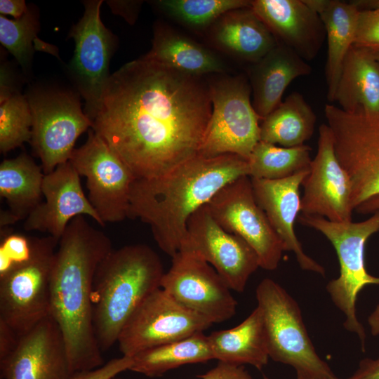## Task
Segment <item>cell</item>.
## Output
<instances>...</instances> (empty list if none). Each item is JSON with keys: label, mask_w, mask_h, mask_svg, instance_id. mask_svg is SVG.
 I'll return each mask as SVG.
<instances>
[{"label": "cell", "mask_w": 379, "mask_h": 379, "mask_svg": "<svg viewBox=\"0 0 379 379\" xmlns=\"http://www.w3.org/2000/svg\"><path fill=\"white\" fill-rule=\"evenodd\" d=\"M26 261L0 277V321L20 338L50 315V284L58 241L32 237Z\"/></svg>", "instance_id": "cell-8"}, {"label": "cell", "mask_w": 379, "mask_h": 379, "mask_svg": "<svg viewBox=\"0 0 379 379\" xmlns=\"http://www.w3.org/2000/svg\"><path fill=\"white\" fill-rule=\"evenodd\" d=\"M260 125V140L284 147L305 145L312 136L317 117L298 92L289 94Z\"/></svg>", "instance_id": "cell-29"}, {"label": "cell", "mask_w": 379, "mask_h": 379, "mask_svg": "<svg viewBox=\"0 0 379 379\" xmlns=\"http://www.w3.org/2000/svg\"><path fill=\"white\" fill-rule=\"evenodd\" d=\"M312 71L307 61L280 43L251 65L248 78L252 104L260 118L264 119L281 102L285 90L294 79Z\"/></svg>", "instance_id": "cell-22"}, {"label": "cell", "mask_w": 379, "mask_h": 379, "mask_svg": "<svg viewBox=\"0 0 379 379\" xmlns=\"http://www.w3.org/2000/svg\"><path fill=\"white\" fill-rule=\"evenodd\" d=\"M361 2L367 6L361 7L354 45L379 50V0Z\"/></svg>", "instance_id": "cell-36"}, {"label": "cell", "mask_w": 379, "mask_h": 379, "mask_svg": "<svg viewBox=\"0 0 379 379\" xmlns=\"http://www.w3.org/2000/svg\"><path fill=\"white\" fill-rule=\"evenodd\" d=\"M145 55L178 71L197 77L224 74L228 70L225 62L211 51L164 25L155 26L152 46Z\"/></svg>", "instance_id": "cell-27"}, {"label": "cell", "mask_w": 379, "mask_h": 379, "mask_svg": "<svg viewBox=\"0 0 379 379\" xmlns=\"http://www.w3.org/2000/svg\"><path fill=\"white\" fill-rule=\"evenodd\" d=\"M44 177L41 166L26 153L1 163L0 196L8 206L1 212V228L25 220L41 203Z\"/></svg>", "instance_id": "cell-25"}, {"label": "cell", "mask_w": 379, "mask_h": 379, "mask_svg": "<svg viewBox=\"0 0 379 379\" xmlns=\"http://www.w3.org/2000/svg\"><path fill=\"white\" fill-rule=\"evenodd\" d=\"M26 95L32 116L30 142L47 174L69 161L76 141L93 122L81 109L77 92L34 89Z\"/></svg>", "instance_id": "cell-9"}, {"label": "cell", "mask_w": 379, "mask_h": 379, "mask_svg": "<svg viewBox=\"0 0 379 379\" xmlns=\"http://www.w3.org/2000/svg\"><path fill=\"white\" fill-rule=\"evenodd\" d=\"M212 325L159 288L133 312L117 343L122 355L132 357L145 350L203 332Z\"/></svg>", "instance_id": "cell-14"}, {"label": "cell", "mask_w": 379, "mask_h": 379, "mask_svg": "<svg viewBox=\"0 0 379 379\" xmlns=\"http://www.w3.org/2000/svg\"><path fill=\"white\" fill-rule=\"evenodd\" d=\"M111 379H120V378H111Z\"/></svg>", "instance_id": "cell-48"}, {"label": "cell", "mask_w": 379, "mask_h": 379, "mask_svg": "<svg viewBox=\"0 0 379 379\" xmlns=\"http://www.w3.org/2000/svg\"><path fill=\"white\" fill-rule=\"evenodd\" d=\"M347 379H379V356L361 359L357 370Z\"/></svg>", "instance_id": "cell-41"}, {"label": "cell", "mask_w": 379, "mask_h": 379, "mask_svg": "<svg viewBox=\"0 0 379 379\" xmlns=\"http://www.w3.org/2000/svg\"><path fill=\"white\" fill-rule=\"evenodd\" d=\"M214 359L237 365L248 364L261 371L270 356L263 318L257 306L237 326L207 335Z\"/></svg>", "instance_id": "cell-28"}, {"label": "cell", "mask_w": 379, "mask_h": 379, "mask_svg": "<svg viewBox=\"0 0 379 379\" xmlns=\"http://www.w3.org/2000/svg\"><path fill=\"white\" fill-rule=\"evenodd\" d=\"M199 379H253L244 366L218 361L206 373L198 375Z\"/></svg>", "instance_id": "cell-38"}, {"label": "cell", "mask_w": 379, "mask_h": 379, "mask_svg": "<svg viewBox=\"0 0 379 379\" xmlns=\"http://www.w3.org/2000/svg\"><path fill=\"white\" fill-rule=\"evenodd\" d=\"M298 222L321 232L334 247L340 265L339 276L326 285L334 305L345 317L343 326L355 333L365 350L366 335L356 312V301L361 290L368 284H379V277L370 274L365 267L367 240L379 232V211L360 222H335L324 218L301 214Z\"/></svg>", "instance_id": "cell-5"}, {"label": "cell", "mask_w": 379, "mask_h": 379, "mask_svg": "<svg viewBox=\"0 0 379 379\" xmlns=\"http://www.w3.org/2000/svg\"><path fill=\"white\" fill-rule=\"evenodd\" d=\"M32 116L18 87L0 88V152L6 154L32 138Z\"/></svg>", "instance_id": "cell-32"}, {"label": "cell", "mask_w": 379, "mask_h": 379, "mask_svg": "<svg viewBox=\"0 0 379 379\" xmlns=\"http://www.w3.org/2000/svg\"><path fill=\"white\" fill-rule=\"evenodd\" d=\"M20 337L6 323L0 321V360L8 357L17 347Z\"/></svg>", "instance_id": "cell-40"}, {"label": "cell", "mask_w": 379, "mask_h": 379, "mask_svg": "<svg viewBox=\"0 0 379 379\" xmlns=\"http://www.w3.org/2000/svg\"><path fill=\"white\" fill-rule=\"evenodd\" d=\"M262 378L263 379H271L266 375H263ZM296 379H314V378L304 372L296 371Z\"/></svg>", "instance_id": "cell-45"}, {"label": "cell", "mask_w": 379, "mask_h": 379, "mask_svg": "<svg viewBox=\"0 0 379 379\" xmlns=\"http://www.w3.org/2000/svg\"><path fill=\"white\" fill-rule=\"evenodd\" d=\"M207 84L213 109L197 156L232 154L248 159L260 141L262 120L251 100L248 78L224 74Z\"/></svg>", "instance_id": "cell-6"}, {"label": "cell", "mask_w": 379, "mask_h": 379, "mask_svg": "<svg viewBox=\"0 0 379 379\" xmlns=\"http://www.w3.org/2000/svg\"><path fill=\"white\" fill-rule=\"evenodd\" d=\"M80 175L69 161L44 174L41 201L25 220L26 231L46 232L59 241L69 222L79 215L105 224L97 213L81 184Z\"/></svg>", "instance_id": "cell-19"}, {"label": "cell", "mask_w": 379, "mask_h": 379, "mask_svg": "<svg viewBox=\"0 0 379 379\" xmlns=\"http://www.w3.org/2000/svg\"><path fill=\"white\" fill-rule=\"evenodd\" d=\"M210 30L211 40L218 48L250 65L278 44L251 7L225 13L210 27Z\"/></svg>", "instance_id": "cell-23"}, {"label": "cell", "mask_w": 379, "mask_h": 379, "mask_svg": "<svg viewBox=\"0 0 379 379\" xmlns=\"http://www.w3.org/2000/svg\"><path fill=\"white\" fill-rule=\"evenodd\" d=\"M248 0H159L153 4L164 14L194 29L211 27L225 13L251 7Z\"/></svg>", "instance_id": "cell-33"}, {"label": "cell", "mask_w": 379, "mask_h": 379, "mask_svg": "<svg viewBox=\"0 0 379 379\" xmlns=\"http://www.w3.org/2000/svg\"><path fill=\"white\" fill-rule=\"evenodd\" d=\"M132 359L129 371L151 378L181 366L214 359L208 337L203 332L145 350Z\"/></svg>", "instance_id": "cell-30"}, {"label": "cell", "mask_w": 379, "mask_h": 379, "mask_svg": "<svg viewBox=\"0 0 379 379\" xmlns=\"http://www.w3.org/2000/svg\"><path fill=\"white\" fill-rule=\"evenodd\" d=\"M255 296L263 318L270 358L314 379L334 375L316 352L295 299L270 278L259 283Z\"/></svg>", "instance_id": "cell-7"}, {"label": "cell", "mask_w": 379, "mask_h": 379, "mask_svg": "<svg viewBox=\"0 0 379 379\" xmlns=\"http://www.w3.org/2000/svg\"><path fill=\"white\" fill-rule=\"evenodd\" d=\"M248 175V159L239 155L197 156L161 176L135 179L127 218L147 224L158 246L172 258L191 215L227 184Z\"/></svg>", "instance_id": "cell-3"}, {"label": "cell", "mask_w": 379, "mask_h": 379, "mask_svg": "<svg viewBox=\"0 0 379 379\" xmlns=\"http://www.w3.org/2000/svg\"><path fill=\"white\" fill-rule=\"evenodd\" d=\"M309 169L281 180L251 179L256 201L281 240L285 251L294 253L302 270L325 276L324 267L305 253L294 230L301 208L300 187Z\"/></svg>", "instance_id": "cell-20"}, {"label": "cell", "mask_w": 379, "mask_h": 379, "mask_svg": "<svg viewBox=\"0 0 379 379\" xmlns=\"http://www.w3.org/2000/svg\"><path fill=\"white\" fill-rule=\"evenodd\" d=\"M112 251L102 231L84 215L74 218L59 240L50 284V315L63 335L72 371L103 365L93 321V286L96 270Z\"/></svg>", "instance_id": "cell-2"}, {"label": "cell", "mask_w": 379, "mask_h": 379, "mask_svg": "<svg viewBox=\"0 0 379 379\" xmlns=\"http://www.w3.org/2000/svg\"><path fill=\"white\" fill-rule=\"evenodd\" d=\"M355 211L361 214H373L379 211V194L361 204L355 208Z\"/></svg>", "instance_id": "cell-43"}, {"label": "cell", "mask_w": 379, "mask_h": 379, "mask_svg": "<svg viewBox=\"0 0 379 379\" xmlns=\"http://www.w3.org/2000/svg\"><path fill=\"white\" fill-rule=\"evenodd\" d=\"M83 2L84 15L69 34L75 44L69 72L77 92L85 100L84 111L93 121L111 76L109 62L117 42L115 36L102 22V0Z\"/></svg>", "instance_id": "cell-11"}, {"label": "cell", "mask_w": 379, "mask_h": 379, "mask_svg": "<svg viewBox=\"0 0 379 379\" xmlns=\"http://www.w3.org/2000/svg\"><path fill=\"white\" fill-rule=\"evenodd\" d=\"M1 379H72L62 333L49 315L20 338L15 349L0 360Z\"/></svg>", "instance_id": "cell-18"}, {"label": "cell", "mask_w": 379, "mask_h": 379, "mask_svg": "<svg viewBox=\"0 0 379 379\" xmlns=\"http://www.w3.org/2000/svg\"><path fill=\"white\" fill-rule=\"evenodd\" d=\"M159 255L143 244L112 250L98 265L93 286V321L102 352L117 343L129 318L161 288L164 274Z\"/></svg>", "instance_id": "cell-4"}, {"label": "cell", "mask_w": 379, "mask_h": 379, "mask_svg": "<svg viewBox=\"0 0 379 379\" xmlns=\"http://www.w3.org/2000/svg\"><path fill=\"white\" fill-rule=\"evenodd\" d=\"M32 248V237L18 233L4 234L0 244V277L29 259Z\"/></svg>", "instance_id": "cell-35"}, {"label": "cell", "mask_w": 379, "mask_h": 379, "mask_svg": "<svg viewBox=\"0 0 379 379\" xmlns=\"http://www.w3.org/2000/svg\"><path fill=\"white\" fill-rule=\"evenodd\" d=\"M301 186L302 214L335 222L352 220L351 180L337 158L333 135L327 124L319 128L317 153Z\"/></svg>", "instance_id": "cell-17"}, {"label": "cell", "mask_w": 379, "mask_h": 379, "mask_svg": "<svg viewBox=\"0 0 379 379\" xmlns=\"http://www.w3.org/2000/svg\"><path fill=\"white\" fill-rule=\"evenodd\" d=\"M132 363V357L122 355L95 369L75 372L72 379H111L119 373L129 370Z\"/></svg>", "instance_id": "cell-37"}, {"label": "cell", "mask_w": 379, "mask_h": 379, "mask_svg": "<svg viewBox=\"0 0 379 379\" xmlns=\"http://www.w3.org/2000/svg\"><path fill=\"white\" fill-rule=\"evenodd\" d=\"M367 321L371 334L374 336L379 335V304L369 314Z\"/></svg>", "instance_id": "cell-44"}, {"label": "cell", "mask_w": 379, "mask_h": 379, "mask_svg": "<svg viewBox=\"0 0 379 379\" xmlns=\"http://www.w3.org/2000/svg\"><path fill=\"white\" fill-rule=\"evenodd\" d=\"M311 147H284L259 141L248 159L251 178L277 180L310 168Z\"/></svg>", "instance_id": "cell-31"}, {"label": "cell", "mask_w": 379, "mask_h": 379, "mask_svg": "<svg viewBox=\"0 0 379 379\" xmlns=\"http://www.w3.org/2000/svg\"><path fill=\"white\" fill-rule=\"evenodd\" d=\"M180 250L191 252L208 262L227 286L238 293L244 292L250 277L260 267L254 250L240 237L221 227L207 204L190 218Z\"/></svg>", "instance_id": "cell-15"}, {"label": "cell", "mask_w": 379, "mask_h": 379, "mask_svg": "<svg viewBox=\"0 0 379 379\" xmlns=\"http://www.w3.org/2000/svg\"><path fill=\"white\" fill-rule=\"evenodd\" d=\"M86 179L88 198L102 221L127 218L131 186L135 178L124 161L92 129L69 159Z\"/></svg>", "instance_id": "cell-13"}, {"label": "cell", "mask_w": 379, "mask_h": 379, "mask_svg": "<svg viewBox=\"0 0 379 379\" xmlns=\"http://www.w3.org/2000/svg\"><path fill=\"white\" fill-rule=\"evenodd\" d=\"M337 158L351 180L354 209L379 194V112H347L324 107Z\"/></svg>", "instance_id": "cell-10"}, {"label": "cell", "mask_w": 379, "mask_h": 379, "mask_svg": "<svg viewBox=\"0 0 379 379\" xmlns=\"http://www.w3.org/2000/svg\"><path fill=\"white\" fill-rule=\"evenodd\" d=\"M212 109L201 77L144 55L111 74L91 129L135 179H150L198 155Z\"/></svg>", "instance_id": "cell-1"}, {"label": "cell", "mask_w": 379, "mask_h": 379, "mask_svg": "<svg viewBox=\"0 0 379 379\" xmlns=\"http://www.w3.org/2000/svg\"><path fill=\"white\" fill-rule=\"evenodd\" d=\"M305 2L317 12L325 28L328 47L325 68L327 100L333 102L344 60L354 43L361 7L358 1L305 0Z\"/></svg>", "instance_id": "cell-24"}, {"label": "cell", "mask_w": 379, "mask_h": 379, "mask_svg": "<svg viewBox=\"0 0 379 379\" xmlns=\"http://www.w3.org/2000/svg\"><path fill=\"white\" fill-rule=\"evenodd\" d=\"M326 379H340V378H337V377L334 375H333V376H331V377H330V378H326Z\"/></svg>", "instance_id": "cell-47"}, {"label": "cell", "mask_w": 379, "mask_h": 379, "mask_svg": "<svg viewBox=\"0 0 379 379\" xmlns=\"http://www.w3.org/2000/svg\"><path fill=\"white\" fill-rule=\"evenodd\" d=\"M39 28L38 15L29 6L24 15L18 20L0 15V42L25 72L31 65L34 51L32 43L37 39Z\"/></svg>", "instance_id": "cell-34"}, {"label": "cell", "mask_w": 379, "mask_h": 379, "mask_svg": "<svg viewBox=\"0 0 379 379\" xmlns=\"http://www.w3.org/2000/svg\"><path fill=\"white\" fill-rule=\"evenodd\" d=\"M251 8L278 43L307 62L317 57L326 31L319 15L305 0H253Z\"/></svg>", "instance_id": "cell-21"}, {"label": "cell", "mask_w": 379, "mask_h": 379, "mask_svg": "<svg viewBox=\"0 0 379 379\" xmlns=\"http://www.w3.org/2000/svg\"><path fill=\"white\" fill-rule=\"evenodd\" d=\"M142 4V1H107L112 12L122 16L131 25L135 22Z\"/></svg>", "instance_id": "cell-39"}, {"label": "cell", "mask_w": 379, "mask_h": 379, "mask_svg": "<svg viewBox=\"0 0 379 379\" xmlns=\"http://www.w3.org/2000/svg\"><path fill=\"white\" fill-rule=\"evenodd\" d=\"M372 53L374 55V57L375 58V59L379 61V50H375V51H372Z\"/></svg>", "instance_id": "cell-46"}, {"label": "cell", "mask_w": 379, "mask_h": 379, "mask_svg": "<svg viewBox=\"0 0 379 379\" xmlns=\"http://www.w3.org/2000/svg\"><path fill=\"white\" fill-rule=\"evenodd\" d=\"M27 6L24 0H1L0 13L1 15H12L15 20L20 19L27 12Z\"/></svg>", "instance_id": "cell-42"}, {"label": "cell", "mask_w": 379, "mask_h": 379, "mask_svg": "<svg viewBox=\"0 0 379 379\" xmlns=\"http://www.w3.org/2000/svg\"><path fill=\"white\" fill-rule=\"evenodd\" d=\"M161 288L178 303L212 324L229 320L237 312V302L215 270L187 251L180 250L172 257Z\"/></svg>", "instance_id": "cell-16"}, {"label": "cell", "mask_w": 379, "mask_h": 379, "mask_svg": "<svg viewBox=\"0 0 379 379\" xmlns=\"http://www.w3.org/2000/svg\"><path fill=\"white\" fill-rule=\"evenodd\" d=\"M207 206L221 227L240 237L254 250L260 267L270 271L277 268L284 246L256 201L249 176L227 184Z\"/></svg>", "instance_id": "cell-12"}, {"label": "cell", "mask_w": 379, "mask_h": 379, "mask_svg": "<svg viewBox=\"0 0 379 379\" xmlns=\"http://www.w3.org/2000/svg\"><path fill=\"white\" fill-rule=\"evenodd\" d=\"M334 102L347 112H379V61L371 50L353 45L344 60Z\"/></svg>", "instance_id": "cell-26"}]
</instances>
